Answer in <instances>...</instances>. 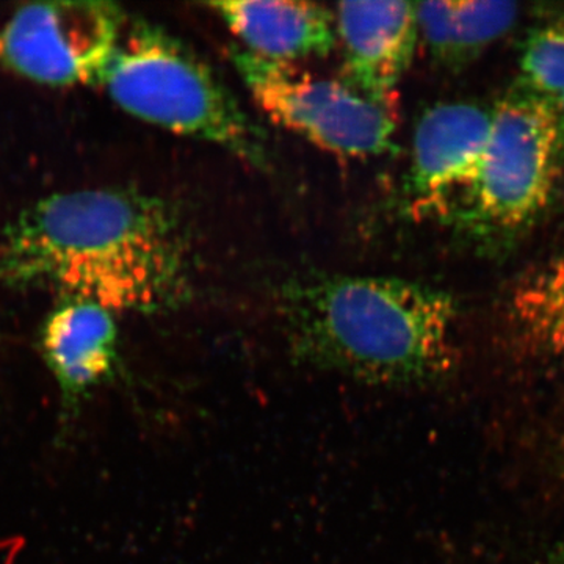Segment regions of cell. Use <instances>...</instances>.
<instances>
[{"instance_id": "5b68a950", "label": "cell", "mask_w": 564, "mask_h": 564, "mask_svg": "<svg viewBox=\"0 0 564 564\" xmlns=\"http://www.w3.org/2000/svg\"><path fill=\"white\" fill-rule=\"evenodd\" d=\"M232 63L254 102L276 124L339 158L388 154L395 143L393 102L378 101L340 80L322 79L292 63L234 50Z\"/></svg>"}, {"instance_id": "6da1fadb", "label": "cell", "mask_w": 564, "mask_h": 564, "mask_svg": "<svg viewBox=\"0 0 564 564\" xmlns=\"http://www.w3.org/2000/svg\"><path fill=\"white\" fill-rule=\"evenodd\" d=\"M187 261L162 203L113 188L58 193L0 232V280L117 311L180 300Z\"/></svg>"}, {"instance_id": "8fae6325", "label": "cell", "mask_w": 564, "mask_h": 564, "mask_svg": "<svg viewBox=\"0 0 564 564\" xmlns=\"http://www.w3.org/2000/svg\"><path fill=\"white\" fill-rule=\"evenodd\" d=\"M419 40L425 41L433 57L448 66L474 61L481 51L507 35L519 20L513 2L415 3Z\"/></svg>"}, {"instance_id": "52a82bcc", "label": "cell", "mask_w": 564, "mask_h": 564, "mask_svg": "<svg viewBox=\"0 0 564 564\" xmlns=\"http://www.w3.org/2000/svg\"><path fill=\"white\" fill-rule=\"evenodd\" d=\"M491 121L492 109L474 102L436 104L422 115L406 177L411 214H452L477 180Z\"/></svg>"}, {"instance_id": "4fadbf2b", "label": "cell", "mask_w": 564, "mask_h": 564, "mask_svg": "<svg viewBox=\"0 0 564 564\" xmlns=\"http://www.w3.org/2000/svg\"><path fill=\"white\" fill-rule=\"evenodd\" d=\"M543 564H564V543L560 544Z\"/></svg>"}, {"instance_id": "8992f818", "label": "cell", "mask_w": 564, "mask_h": 564, "mask_svg": "<svg viewBox=\"0 0 564 564\" xmlns=\"http://www.w3.org/2000/svg\"><path fill=\"white\" fill-rule=\"evenodd\" d=\"M122 36L113 3H31L0 29V66L51 87L101 84Z\"/></svg>"}, {"instance_id": "277c9868", "label": "cell", "mask_w": 564, "mask_h": 564, "mask_svg": "<svg viewBox=\"0 0 564 564\" xmlns=\"http://www.w3.org/2000/svg\"><path fill=\"white\" fill-rule=\"evenodd\" d=\"M564 126L554 104L519 85L492 107L491 131L473 187L455 207L486 242H507L540 220L558 184Z\"/></svg>"}, {"instance_id": "30bf717a", "label": "cell", "mask_w": 564, "mask_h": 564, "mask_svg": "<svg viewBox=\"0 0 564 564\" xmlns=\"http://www.w3.org/2000/svg\"><path fill=\"white\" fill-rule=\"evenodd\" d=\"M212 10L263 61L292 63L323 57L336 46V20L323 6L307 2H214Z\"/></svg>"}, {"instance_id": "9c48e42d", "label": "cell", "mask_w": 564, "mask_h": 564, "mask_svg": "<svg viewBox=\"0 0 564 564\" xmlns=\"http://www.w3.org/2000/svg\"><path fill=\"white\" fill-rule=\"evenodd\" d=\"M117 337L113 313L99 304L65 300L50 315L41 350L66 406H76L111 377Z\"/></svg>"}, {"instance_id": "3957f363", "label": "cell", "mask_w": 564, "mask_h": 564, "mask_svg": "<svg viewBox=\"0 0 564 564\" xmlns=\"http://www.w3.org/2000/svg\"><path fill=\"white\" fill-rule=\"evenodd\" d=\"M101 85L141 121L209 141L248 162L263 161L261 137L231 93L161 29L135 24L124 33Z\"/></svg>"}, {"instance_id": "5bb4252c", "label": "cell", "mask_w": 564, "mask_h": 564, "mask_svg": "<svg viewBox=\"0 0 564 564\" xmlns=\"http://www.w3.org/2000/svg\"><path fill=\"white\" fill-rule=\"evenodd\" d=\"M556 111H558L560 118H562V122L564 126V99L562 102L558 104V106L555 107Z\"/></svg>"}, {"instance_id": "7c38bea8", "label": "cell", "mask_w": 564, "mask_h": 564, "mask_svg": "<svg viewBox=\"0 0 564 564\" xmlns=\"http://www.w3.org/2000/svg\"><path fill=\"white\" fill-rule=\"evenodd\" d=\"M505 317L527 355H564V251L516 282Z\"/></svg>"}, {"instance_id": "ba28073f", "label": "cell", "mask_w": 564, "mask_h": 564, "mask_svg": "<svg viewBox=\"0 0 564 564\" xmlns=\"http://www.w3.org/2000/svg\"><path fill=\"white\" fill-rule=\"evenodd\" d=\"M334 20L344 50L345 84L393 102L419 41L415 3L345 2L337 6Z\"/></svg>"}, {"instance_id": "7a4b0ae2", "label": "cell", "mask_w": 564, "mask_h": 564, "mask_svg": "<svg viewBox=\"0 0 564 564\" xmlns=\"http://www.w3.org/2000/svg\"><path fill=\"white\" fill-rule=\"evenodd\" d=\"M302 361L384 388H417L456 366V306L440 289L397 278L337 276L285 300Z\"/></svg>"}]
</instances>
